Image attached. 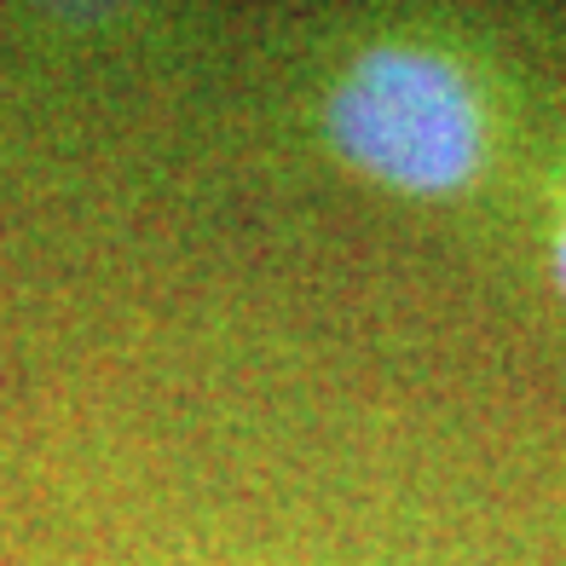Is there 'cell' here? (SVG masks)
Here are the masks:
<instances>
[{
    "label": "cell",
    "instance_id": "obj_1",
    "mask_svg": "<svg viewBox=\"0 0 566 566\" xmlns=\"http://www.w3.org/2000/svg\"><path fill=\"white\" fill-rule=\"evenodd\" d=\"M329 134L353 168L399 191H451L480 168L485 116L462 70L422 46H376L329 98Z\"/></svg>",
    "mask_w": 566,
    "mask_h": 566
},
{
    "label": "cell",
    "instance_id": "obj_2",
    "mask_svg": "<svg viewBox=\"0 0 566 566\" xmlns=\"http://www.w3.org/2000/svg\"><path fill=\"white\" fill-rule=\"evenodd\" d=\"M555 272H560V290H566V231H560V243H555Z\"/></svg>",
    "mask_w": 566,
    "mask_h": 566
}]
</instances>
